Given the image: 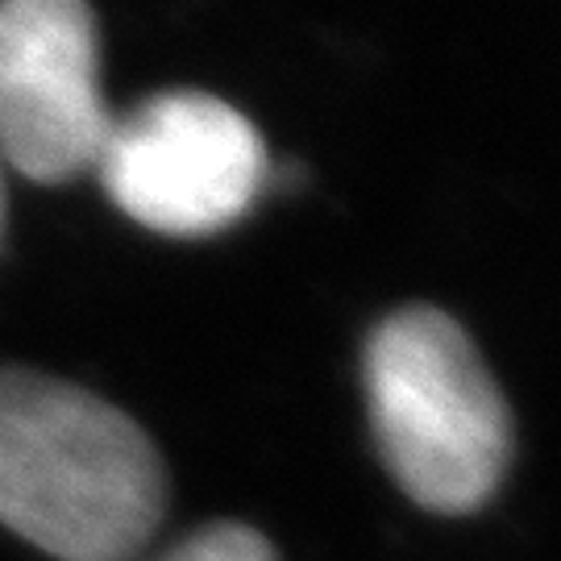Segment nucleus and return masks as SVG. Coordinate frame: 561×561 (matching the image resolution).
<instances>
[{"instance_id": "1", "label": "nucleus", "mask_w": 561, "mask_h": 561, "mask_svg": "<svg viewBox=\"0 0 561 561\" xmlns=\"http://www.w3.org/2000/svg\"><path fill=\"white\" fill-rule=\"evenodd\" d=\"M167 474L146 428L76 382L0 366V524L59 561H129Z\"/></svg>"}, {"instance_id": "2", "label": "nucleus", "mask_w": 561, "mask_h": 561, "mask_svg": "<svg viewBox=\"0 0 561 561\" xmlns=\"http://www.w3.org/2000/svg\"><path fill=\"white\" fill-rule=\"evenodd\" d=\"M370 421L391 474L416 503L474 512L503 479L512 424L466 329L437 308H403L366 341Z\"/></svg>"}, {"instance_id": "3", "label": "nucleus", "mask_w": 561, "mask_h": 561, "mask_svg": "<svg viewBox=\"0 0 561 561\" xmlns=\"http://www.w3.org/2000/svg\"><path fill=\"white\" fill-rule=\"evenodd\" d=\"M108 201L167 238H208L250 213L266 150L250 117L208 92H162L113 117L96 159Z\"/></svg>"}, {"instance_id": "4", "label": "nucleus", "mask_w": 561, "mask_h": 561, "mask_svg": "<svg viewBox=\"0 0 561 561\" xmlns=\"http://www.w3.org/2000/svg\"><path fill=\"white\" fill-rule=\"evenodd\" d=\"M113 113L88 0H0V159L34 183L96 171Z\"/></svg>"}, {"instance_id": "5", "label": "nucleus", "mask_w": 561, "mask_h": 561, "mask_svg": "<svg viewBox=\"0 0 561 561\" xmlns=\"http://www.w3.org/2000/svg\"><path fill=\"white\" fill-rule=\"evenodd\" d=\"M162 561H275V549L245 524H208L180 541Z\"/></svg>"}, {"instance_id": "6", "label": "nucleus", "mask_w": 561, "mask_h": 561, "mask_svg": "<svg viewBox=\"0 0 561 561\" xmlns=\"http://www.w3.org/2000/svg\"><path fill=\"white\" fill-rule=\"evenodd\" d=\"M0 217H4V192H0Z\"/></svg>"}]
</instances>
